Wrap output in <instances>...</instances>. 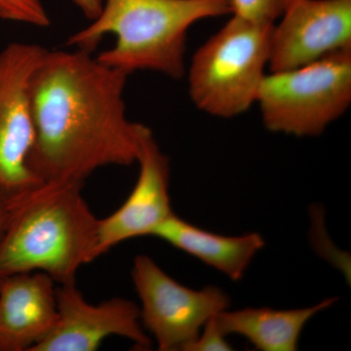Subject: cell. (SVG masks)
<instances>
[{
  "label": "cell",
  "instance_id": "1",
  "mask_svg": "<svg viewBox=\"0 0 351 351\" xmlns=\"http://www.w3.org/2000/svg\"><path fill=\"white\" fill-rule=\"evenodd\" d=\"M92 54L47 49L32 73L27 166L39 181L84 182L100 168L137 162L143 124L127 117L128 75Z\"/></svg>",
  "mask_w": 351,
  "mask_h": 351
},
{
  "label": "cell",
  "instance_id": "2",
  "mask_svg": "<svg viewBox=\"0 0 351 351\" xmlns=\"http://www.w3.org/2000/svg\"><path fill=\"white\" fill-rule=\"evenodd\" d=\"M84 182H40L9 196L0 234V278L39 271L57 284L75 283L94 261L99 219L82 195Z\"/></svg>",
  "mask_w": 351,
  "mask_h": 351
},
{
  "label": "cell",
  "instance_id": "3",
  "mask_svg": "<svg viewBox=\"0 0 351 351\" xmlns=\"http://www.w3.org/2000/svg\"><path fill=\"white\" fill-rule=\"evenodd\" d=\"M232 15L230 0H104L100 14L66 45L93 53L104 36L115 43L98 59L126 75L151 71L179 80L186 73V36L199 21Z\"/></svg>",
  "mask_w": 351,
  "mask_h": 351
},
{
  "label": "cell",
  "instance_id": "4",
  "mask_svg": "<svg viewBox=\"0 0 351 351\" xmlns=\"http://www.w3.org/2000/svg\"><path fill=\"white\" fill-rule=\"evenodd\" d=\"M196 50L189 69V93L201 112L232 119L256 104L269 66L274 25L230 15Z\"/></svg>",
  "mask_w": 351,
  "mask_h": 351
},
{
  "label": "cell",
  "instance_id": "5",
  "mask_svg": "<svg viewBox=\"0 0 351 351\" xmlns=\"http://www.w3.org/2000/svg\"><path fill=\"white\" fill-rule=\"evenodd\" d=\"M256 104L267 130L317 137L350 108L351 48L300 68L269 71Z\"/></svg>",
  "mask_w": 351,
  "mask_h": 351
},
{
  "label": "cell",
  "instance_id": "6",
  "mask_svg": "<svg viewBox=\"0 0 351 351\" xmlns=\"http://www.w3.org/2000/svg\"><path fill=\"white\" fill-rule=\"evenodd\" d=\"M132 279L141 300L143 327L161 351L188 350L208 321L230 306V298L221 289L186 287L149 256L135 258Z\"/></svg>",
  "mask_w": 351,
  "mask_h": 351
},
{
  "label": "cell",
  "instance_id": "7",
  "mask_svg": "<svg viewBox=\"0 0 351 351\" xmlns=\"http://www.w3.org/2000/svg\"><path fill=\"white\" fill-rule=\"evenodd\" d=\"M46 50L12 43L0 52V188L9 195L43 182L32 174L27 159L34 138L29 87Z\"/></svg>",
  "mask_w": 351,
  "mask_h": 351
},
{
  "label": "cell",
  "instance_id": "8",
  "mask_svg": "<svg viewBox=\"0 0 351 351\" xmlns=\"http://www.w3.org/2000/svg\"><path fill=\"white\" fill-rule=\"evenodd\" d=\"M277 21L269 71L300 68L351 48V0H293Z\"/></svg>",
  "mask_w": 351,
  "mask_h": 351
},
{
  "label": "cell",
  "instance_id": "9",
  "mask_svg": "<svg viewBox=\"0 0 351 351\" xmlns=\"http://www.w3.org/2000/svg\"><path fill=\"white\" fill-rule=\"evenodd\" d=\"M57 302L54 329L32 351H95L110 336L130 339L141 350L152 348L140 307L129 300L113 298L94 306L69 283L58 284Z\"/></svg>",
  "mask_w": 351,
  "mask_h": 351
},
{
  "label": "cell",
  "instance_id": "10",
  "mask_svg": "<svg viewBox=\"0 0 351 351\" xmlns=\"http://www.w3.org/2000/svg\"><path fill=\"white\" fill-rule=\"evenodd\" d=\"M138 181L125 202L108 218L99 219L94 260L121 242L152 235L171 215L170 164L149 127L143 125L137 159Z\"/></svg>",
  "mask_w": 351,
  "mask_h": 351
},
{
  "label": "cell",
  "instance_id": "11",
  "mask_svg": "<svg viewBox=\"0 0 351 351\" xmlns=\"http://www.w3.org/2000/svg\"><path fill=\"white\" fill-rule=\"evenodd\" d=\"M57 283L43 272L0 278V351H32L54 329Z\"/></svg>",
  "mask_w": 351,
  "mask_h": 351
},
{
  "label": "cell",
  "instance_id": "12",
  "mask_svg": "<svg viewBox=\"0 0 351 351\" xmlns=\"http://www.w3.org/2000/svg\"><path fill=\"white\" fill-rule=\"evenodd\" d=\"M152 237L193 256L233 281H239L265 246L258 233L226 237L202 230L175 214L157 226Z\"/></svg>",
  "mask_w": 351,
  "mask_h": 351
},
{
  "label": "cell",
  "instance_id": "13",
  "mask_svg": "<svg viewBox=\"0 0 351 351\" xmlns=\"http://www.w3.org/2000/svg\"><path fill=\"white\" fill-rule=\"evenodd\" d=\"M338 298L323 300L315 306L295 309L247 307L239 311H221L210 319L223 336L244 337L262 351L298 350L302 330L314 315L329 308Z\"/></svg>",
  "mask_w": 351,
  "mask_h": 351
},
{
  "label": "cell",
  "instance_id": "14",
  "mask_svg": "<svg viewBox=\"0 0 351 351\" xmlns=\"http://www.w3.org/2000/svg\"><path fill=\"white\" fill-rule=\"evenodd\" d=\"M0 19L38 27L51 24L43 0H0Z\"/></svg>",
  "mask_w": 351,
  "mask_h": 351
},
{
  "label": "cell",
  "instance_id": "15",
  "mask_svg": "<svg viewBox=\"0 0 351 351\" xmlns=\"http://www.w3.org/2000/svg\"><path fill=\"white\" fill-rule=\"evenodd\" d=\"M293 0H230L232 15L242 19L274 25Z\"/></svg>",
  "mask_w": 351,
  "mask_h": 351
},
{
  "label": "cell",
  "instance_id": "16",
  "mask_svg": "<svg viewBox=\"0 0 351 351\" xmlns=\"http://www.w3.org/2000/svg\"><path fill=\"white\" fill-rule=\"evenodd\" d=\"M226 337L215 329L208 321L197 339L189 346L186 351H226L232 350V346L226 341Z\"/></svg>",
  "mask_w": 351,
  "mask_h": 351
},
{
  "label": "cell",
  "instance_id": "17",
  "mask_svg": "<svg viewBox=\"0 0 351 351\" xmlns=\"http://www.w3.org/2000/svg\"><path fill=\"white\" fill-rule=\"evenodd\" d=\"M71 1L90 21L94 20L100 14L104 3V0H71Z\"/></svg>",
  "mask_w": 351,
  "mask_h": 351
},
{
  "label": "cell",
  "instance_id": "18",
  "mask_svg": "<svg viewBox=\"0 0 351 351\" xmlns=\"http://www.w3.org/2000/svg\"><path fill=\"white\" fill-rule=\"evenodd\" d=\"M9 195L0 188V234L5 226L7 215H8Z\"/></svg>",
  "mask_w": 351,
  "mask_h": 351
}]
</instances>
